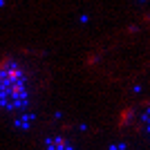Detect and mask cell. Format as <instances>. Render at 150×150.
<instances>
[{
	"label": "cell",
	"instance_id": "cell-2",
	"mask_svg": "<svg viewBox=\"0 0 150 150\" xmlns=\"http://www.w3.org/2000/svg\"><path fill=\"white\" fill-rule=\"evenodd\" d=\"M45 150H74V148H72V144H69L67 139H63V137H52V139H47Z\"/></svg>",
	"mask_w": 150,
	"mask_h": 150
},
{
	"label": "cell",
	"instance_id": "cell-1",
	"mask_svg": "<svg viewBox=\"0 0 150 150\" xmlns=\"http://www.w3.org/2000/svg\"><path fill=\"white\" fill-rule=\"evenodd\" d=\"M31 103V88L27 69L16 58H0V110L11 114H27Z\"/></svg>",
	"mask_w": 150,
	"mask_h": 150
}]
</instances>
